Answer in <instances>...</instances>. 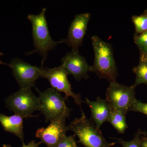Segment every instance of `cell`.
<instances>
[{
  "instance_id": "26",
  "label": "cell",
  "mask_w": 147,
  "mask_h": 147,
  "mask_svg": "<svg viewBox=\"0 0 147 147\" xmlns=\"http://www.w3.org/2000/svg\"></svg>"
},
{
  "instance_id": "7",
  "label": "cell",
  "mask_w": 147,
  "mask_h": 147,
  "mask_svg": "<svg viewBox=\"0 0 147 147\" xmlns=\"http://www.w3.org/2000/svg\"><path fill=\"white\" fill-rule=\"evenodd\" d=\"M9 66L12 74L20 86V89L31 88L34 87L38 78H42L44 67L36 66L18 58L11 61Z\"/></svg>"
},
{
  "instance_id": "12",
  "label": "cell",
  "mask_w": 147,
  "mask_h": 147,
  "mask_svg": "<svg viewBox=\"0 0 147 147\" xmlns=\"http://www.w3.org/2000/svg\"><path fill=\"white\" fill-rule=\"evenodd\" d=\"M86 102L89 106L91 118L97 128L100 129L103 123L107 122L113 108L106 99L98 97L95 101L86 98Z\"/></svg>"
},
{
  "instance_id": "8",
  "label": "cell",
  "mask_w": 147,
  "mask_h": 147,
  "mask_svg": "<svg viewBox=\"0 0 147 147\" xmlns=\"http://www.w3.org/2000/svg\"><path fill=\"white\" fill-rule=\"evenodd\" d=\"M68 73L61 65L52 68H44L42 73V78L47 79L52 88L65 94V98H73L74 102L79 105L82 111V100L79 94H76L72 91L71 85L67 79Z\"/></svg>"
},
{
  "instance_id": "24",
  "label": "cell",
  "mask_w": 147,
  "mask_h": 147,
  "mask_svg": "<svg viewBox=\"0 0 147 147\" xmlns=\"http://www.w3.org/2000/svg\"><path fill=\"white\" fill-rule=\"evenodd\" d=\"M4 54L3 53H1V52H0V57H1V56H2V55H3ZM1 64H4V65H7L9 66V64H7L6 63H5L3 62L1 60V59H0V65Z\"/></svg>"
},
{
  "instance_id": "6",
  "label": "cell",
  "mask_w": 147,
  "mask_h": 147,
  "mask_svg": "<svg viewBox=\"0 0 147 147\" xmlns=\"http://www.w3.org/2000/svg\"><path fill=\"white\" fill-rule=\"evenodd\" d=\"M135 88L127 86L115 81L110 82L106 93V100L112 108L126 115L131 105L137 100Z\"/></svg>"
},
{
  "instance_id": "15",
  "label": "cell",
  "mask_w": 147,
  "mask_h": 147,
  "mask_svg": "<svg viewBox=\"0 0 147 147\" xmlns=\"http://www.w3.org/2000/svg\"><path fill=\"white\" fill-rule=\"evenodd\" d=\"M133 71L136 75L135 82L132 86L136 88L140 84L147 85V61L140 60L139 64L134 67Z\"/></svg>"
},
{
  "instance_id": "19",
  "label": "cell",
  "mask_w": 147,
  "mask_h": 147,
  "mask_svg": "<svg viewBox=\"0 0 147 147\" xmlns=\"http://www.w3.org/2000/svg\"><path fill=\"white\" fill-rule=\"evenodd\" d=\"M74 135L65 136L57 147H78L75 140Z\"/></svg>"
},
{
  "instance_id": "13",
  "label": "cell",
  "mask_w": 147,
  "mask_h": 147,
  "mask_svg": "<svg viewBox=\"0 0 147 147\" xmlns=\"http://www.w3.org/2000/svg\"><path fill=\"white\" fill-rule=\"evenodd\" d=\"M24 118L18 114L7 116L0 113V123L5 131L13 134L24 143Z\"/></svg>"
},
{
  "instance_id": "25",
  "label": "cell",
  "mask_w": 147,
  "mask_h": 147,
  "mask_svg": "<svg viewBox=\"0 0 147 147\" xmlns=\"http://www.w3.org/2000/svg\"><path fill=\"white\" fill-rule=\"evenodd\" d=\"M144 12L147 14V10L145 11Z\"/></svg>"
},
{
  "instance_id": "16",
  "label": "cell",
  "mask_w": 147,
  "mask_h": 147,
  "mask_svg": "<svg viewBox=\"0 0 147 147\" xmlns=\"http://www.w3.org/2000/svg\"><path fill=\"white\" fill-rule=\"evenodd\" d=\"M135 28L134 34H141L147 31V14L144 12L139 16H133L131 18Z\"/></svg>"
},
{
  "instance_id": "10",
  "label": "cell",
  "mask_w": 147,
  "mask_h": 147,
  "mask_svg": "<svg viewBox=\"0 0 147 147\" xmlns=\"http://www.w3.org/2000/svg\"><path fill=\"white\" fill-rule=\"evenodd\" d=\"M90 18L91 14L89 13L76 15L69 27L67 37L62 39L63 43L71 47L72 51H79L86 35Z\"/></svg>"
},
{
  "instance_id": "21",
  "label": "cell",
  "mask_w": 147,
  "mask_h": 147,
  "mask_svg": "<svg viewBox=\"0 0 147 147\" xmlns=\"http://www.w3.org/2000/svg\"><path fill=\"white\" fill-rule=\"evenodd\" d=\"M41 142L36 143L34 140L32 141L31 142H29L28 145H26L25 143H22L23 144V146L22 147H39V146L40 144H41ZM3 147H12L10 145L5 144L3 146Z\"/></svg>"
},
{
  "instance_id": "11",
  "label": "cell",
  "mask_w": 147,
  "mask_h": 147,
  "mask_svg": "<svg viewBox=\"0 0 147 147\" xmlns=\"http://www.w3.org/2000/svg\"><path fill=\"white\" fill-rule=\"evenodd\" d=\"M61 65L68 74H71L77 81L87 79L88 73L91 71V66L89 65L84 57L80 55L79 51L69 52L62 59Z\"/></svg>"
},
{
  "instance_id": "5",
  "label": "cell",
  "mask_w": 147,
  "mask_h": 147,
  "mask_svg": "<svg viewBox=\"0 0 147 147\" xmlns=\"http://www.w3.org/2000/svg\"><path fill=\"white\" fill-rule=\"evenodd\" d=\"M5 103L9 110L24 118L36 117L33 116V113L40 110L39 97L34 94L31 88L20 89L6 98Z\"/></svg>"
},
{
  "instance_id": "1",
  "label": "cell",
  "mask_w": 147,
  "mask_h": 147,
  "mask_svg": "<svg viewBox=\"0 0 147 147\" xmlns=\"http://www.w3.org/2000/svg\"><path fill=\"white\" fill-rule=\"evenodd\" d=\"M91 39L94 61L91 71L110 83L115 82L117 76V70L112 45L97 36H93Z\"/></svg>"
},
{
  "instance_id": "18",
  "label": "cell",
  "mask_w": 147,
  "mask_h": 147,
  "mask_svg": "<svg viewBox=\"0 0 147 147\" xmlns=\"http://www.w3.org/2000/svg\"><path fill=\"white\" fill-rule=\"evenodd\" d=\"M142 133V131L139 129L134 139L130 141H124L121 139H116L123 147H141V135Z\"/></svg>"
},
{
  "instance_id": "3",
  "label": "cell",
  "mask_w": 147,
  "mask_h": 147,
  "mask_svg": "<svg viewBox=\"0 0 147 147\" xmlns=\"http://www.w3.org/2000/svg\"><path fill=\"white\" fill-rule=\"evenodd\" d=\"M68 128V130L74 132L84 147H111L115 144V143H109L105 140L100 129L87 118L83 111L81 117L74 119Z\"/></svg>"
},
{
  "instance_id": "4",
  "label": "cell",
  "mask_w": 147,
  "mask_h": 147,
  "mask_svg": "<svg viewBox=\"0 0 147 147\" xmlns=\"http://www.w3.org/2000/svg\"><path fill=\"white\" fill-rule=\"evenodd\" d=\"M37 90L39 94L40 110L46 122L56 119H66L70 115V109L66 104L65 98L53 88L43 92Z\"/></svg>"
},
{
  "instance_id": "9",
  "label": "cell",
  "mask_w": 147,
  "mask_h": 147,
  "mask_svg": "<svg viewBox=\"0 0 147 147\" xmlns=\"http://www.w3.org/2000/svg\"><path fill=\"white\" fill-rule=\"evenodd\" d=\"M66 119H56L50 121L47 127L38 129L36 137L40 139L47 147H57L68 130L65 123Z\"/></svg>"
},
{
  "instance_id": "14",
  "label": "cell",
  "mask_w": 147,
  "mask_h": 147,
  "mask_svg": "<svg viewBox=\"0 0 147 147\" xmlns=\"http://www.w3.org/2000/svg\"><path fill=\"white\" fill-rule=\"evenodd\" d=\"M125 116L120 111L113 108L107 122L110 123L119 133L123 134L128 127Z\"/></svg>"
},
{
  "instance_id": "20",
  "label": "cell",
  "mask_w": 147,
  "mask_h": 147,
  "mask_svg": "<svg viewBox=\"0 0 147 147\" xmlns=\"http://www.w3.org/2000/svg\"><path fill=\"white\" fill-rule=\"evenodd\" d=\"M129 111L139 112L147 115V103H144L137 100L131 105Z\"/></svg>"
},
{
  "instance_id": "22",
  "label": "cell",
  "mask_w": 147,
  "mask_h": 147,
  "mask_svg": "<svg viewBox=\"0 0 147 147\" xmlns=\"http://www.w3.org/2000/svg\"><path fill=\"white\" fill-rule=\"evenodd\" d=\"M141 147H147V137H144L141 138Z\"/></svg>"
},
{
  "instance_id": "23",
  "label": "cell",
  "mask_w": 147,
  "mask_h": 147,
  "mask_svg": "<svg viewBox=\"0 0 147 147\" xmlns=\"http://www.w3.org/2000/svg\"><path fill=\"white\" fill-rule=\"evenodd\" d=\"M140 60L147 61V52L144 55H140Z\"/></svg>"
},
{
  "instance_id": "2",
  "label": "cell",
  "mask_w": 147,
  "mask_h": 147,
  "mask_svg": "<svg viewBox=\"0 0 147 147\" xmlns=\"http://www.w3.org/2000/svg\"><path fill=\"white\" fill-rule=\"evenodd\" d=\"M46 10V9L44 8L39 14H29L28 16V19L32 24L35 49L27 55H31L36 52L39 53L42 57V66L46 60L49 52L55 49L58 44L63 43L62 40L60 41H56L51 37L45 17Z\"/></svg>"
},
{
  "instance_id": "17",
  "label": "cell",
  "mask_w": 147,
  "mask_h": 147,
  "mask_svg": "<svg viewBox=\"0 0 147 147\" xmlns=\"http://www.w3.org/2000/svg\"><path fill=\"white\" fill-rule=\"evenodd\" d=\"M134 42L140 50V55L147 52V31L138 35L134 34Z\"/></svg>"
}]
</instances>
